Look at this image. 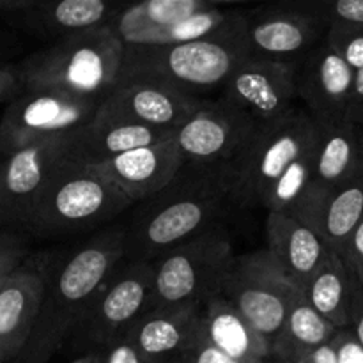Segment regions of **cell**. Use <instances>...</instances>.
<instances>
[{
	"instance_id": "1",
	"label": "cell",
	"mask_w": 363,
	"mask_h": 363,
	"mask_svg": "<svg viewBox=\"0 0 363 363\" xmlns=\"http://www.w3.org/2000/svg\"><path fill=\"white\" fill-rule=\"evenodd\" d=\"M124 225L128 261L155 262L184 241L206 233L236 204L233 162L184 163L169 186L145 201Z\"/></svg>"
},
{
	"instance_id": "2",
	"label": "cell",
	"mask_w": 363,
	"mask_h": 363,
	"mask_svg": "<svg viewBox=\"0 0 363 363\" xmlns=\"http://www.w3.org/2000/svg\"><path fill=\"white\" fill-rule=\"evenodd\" d=\"M126 259L124 227L106 229L71 252L64 261H50L41 308L28 342L13 363H48L105 280Z\"/></svg>"
},
{
	"instance_id": "3",
	"label": "cell",
	"mask_w": 363,
	"mask_h": 363,
	"mask_svg": "<svg viewBox=\"0 0 363 363\" xmlns=\"http://www.w3.org/2000/svg\"><path fill=\"white\" fill-rule=\"evenodd\" d=\"M252 59L243 20L223 34L169 46H124L119 78H145L181 92L225 87L238 67Z\"/></svg>"
},
{
	"instance_id": "4",
	"label": "cell",
	"mask_w": 363,
	"mask_h": 363,
	"mask_svg": "<svg viewBox=\"0 0 363 363\" xmlns=\"http://www.w3.org/2000/svg\"><path fill=\"white\" fill-rule=\"evenodd\" d=\"M124 45L108 27L77 32L18 60L25 89L105 99L123 69Z\"/></svg>"
},
{
	"instance_id": "5",
	"label": "cell",
	"mask_w": 363,
	"mask_h": 363,
	"mask_svg": "<svg viewBox=\"0 0 363 363\" xmlns=\"http://www.w3.org/2000/svg\"><path fill=\"white\" fill-rule=\"evenodd\" d=\"M135 202L98 167L64 163L39 199L23 227V236L59 238L87 233L112 222Z\"/></svg>"
},
{
	"instance_id": "6",
	"label": "cell",
	"mask_w": 363,
	"mask_h": 363,
	"mask_svg": "<svg viewBox=\"0 0 363 363\" xmlns=\"http://www.w3.org/2000/svg\"><path fill=\"white\" fill-rule=\"evenodd\" d=\"M236 259L223 223L184 241L152 262L151 308L204 307L222 294Z\"/></svg>"
},
{
	"instance_id": "7",
	"label": "cell",
	"mask_w": 363,
	"mask_h": 363,
	"mask_svg": "<svg viewBox=\"0 0 363 363\" xmlns=\"http://www.w3.org/2000/svg\"><path fill=\"white\" fill-rule=\"evenodd\" d=\"M319 124L307 110L266 126H259L233 162L236 172V204L266 208L269 194L287 170L318 144Z\"/></svg>"
},
{
	"instance_id": "8",
	"label": "cell",
	"mask_w": 363,
	"mask_h": 363,
	"mask_svg": "<svg viewBox=\"0 0 363 363\" xmlns=\"http://www.w3.org/2000/svg\"><path fill=\"white\" fill-rule=\"evenodd\" d=\"M155 264L124 259L105 280L73 332L77 350H103L151 308Z\"/></svg>"
},
{
	"instance_id": "9",
	"label": "cell",
	"mask_w": 363,
	"mask_h": 363,
	"mask_svg": "<svg viewBox=\"0 0 363 363\" xmlns=\"http://www.w3.org/2000/svg\"><path fill=\"white\" fill-rule=\"evenodd\" d=\"M298 293L266 248L236 259L220 296L247 319L272 351Z\"/></svg>"
},
{
	"instance_id": "10",
	"label": "cell",
	"mask_w": 363,
	"mask_h": 363,
	"mask_svg": "<svg viewBox=\"0 0 363 363\" xmlns=\"http://www.w3.org/2000/svg\"><path fill=\"white\" fill-rule=\"evenodd\" d=\"M101 99L25 89L0 117V155L7 156L46 138L71 135L94 121Z\"/></svg>"
},
{
	"instance_id": "11",
	"label": "cell",
	"mask_w": 363,
	"mask_h": 363,
	"mask_svg": "<svg viewBox=\"0 0 363 363\" xmlns=\"http://www.w3.org/2000/svg\"><path fill=\"white\" fill-rule=\"evenodd\" d=\"M77 133L46 138L0 158V230L23 234L39 195L73 156Z\"/></svg>"
},
{
	"instance_id": "12",
	"label": "cell",
	"mask_w": 363,
	"mask_h": 363,
	"mask_svg": "<svg viewBox=\"0 0 363 363\" xmlns=\"http://www.w3.org/2000/svg\"><path fill=\"white\" fill-rule=\"evenodd\" d=\"M223 101L243 112L255 126H266L296 110V64L248 59L223 87Z\"/></svg>"
},
{
	"instance_id": "13",
	"label": "cell",
	"mask_w": 363,
	"mask_h": 363,
	"mask_svg": "<svg viewBox=\"0 0 363 363\" xmlns=\"http://www.w3.org/2000/svg\"><path fill=\"white\" fill-rule=\"evenodd\" d=\"M204 99L145 78H117L94 119L176 131Z\"/></svg>"
},
{
	"instance_id": "14",
	"label": "cell",
	"mask_w": 363,
	"mask_h": 363,
	"mask_svg": "<svg viewBox=\"0 0 363 363\" xmlns=\"http://www.w3.org/2000/svg\"><path fill=\"white\" fill-rule=\"evenodd\" d=\"M247 41L254 59L298 64L325 39L326 27L301 2L277 4L245 13Z\"/></svg>"
},
{
	"instance_id": "15",
	"label": "cell",
	"mask_w": 363,
	"mask_h": 363,
	"mask_svg": "<svg viewBox=\"0 0 363 363\" xmlns=\"http://www.w3.org/2000/svg\"><path fill=\"white\" fill-rule=\"evenodd\" d=\"M259 126L227 101H204L176 130L184 163L234 162Z\"/></svg>"
},
{
	"instance_id": "16",
	"label": "cell",
	"mask_w": 363,
	"mask_h": 363,
	"mask_svg": "<svg viewBox=\"0 0 363 363\" xmlns=\"http://www.w3.org/2000/svg\"><path fill=\"white\" fill-rule=\"evenodd\" d=\"M298 96L318 124H332L350 119L354 74L346 60L323 39L300 62Z\"/></svg>"
},
{
	"instance_id": "17",
	"label": "cell",
	"mask_w": 363,
	"mask_h": 363,
	"mask_svg": "<svg viewBox=\"0 0 363 363\" xmlns=\"http://www.w3.org/2000/svg\"><path fill=\"white\" fill-rule=\"evenodd\" d=\"M50 261L30 255L0 284V363H13L28 342L41 308Z\"/></svg>"
},
{
	"instance_id": "18",
	"label": "cell",
	"mask_w": 363,
	"mask_h": 363,
	"mask_svg": "<svg viewBox=\"0 0 363 363\" xmlns=\"http://www.w3.org/2000/svg\"><path fill=\"white\" fill-rule=\"evenodd\" d=\"M291 216L311 227L330 252L342 255L363 220V176L358 174L335 190H321L312 184Z\"/></svg>"
},
{
	"instance_id": "19",
	"label": "cell",
	"mask_w": 363,
	"mask_h": 363,
	"mask_svg": "<svg viewBox=\"0 0 363 363\" xmlns=\"http://www.w3.org/2000/svg\"><path fill=\"white\" fill-rule=\"evenodd\" d=\"M174 135L160 144L116 156L101 163L98 169L135 204L145 201L169 186L184 165Z\"/></svg>"
},
{
	"instance_id": "20",
	"label": "cell",
	"mask_w": 363,
	"mask_h": 363,
	"mask_svg": "<svg viewBox=\"0 0 363 363\" xmlns=\"http://www.w3.org/2000/svg\"><path fill=\"white\" fill-rule=\"evenodd\" d=\"M124 6L105 0H60L32 2L27 9L7 16V27L21 28L39 38L57 41L77 32L108 27Z\"/></svg>"
},
{
	"instance_id": "21",
	"label": "cell",
	"mask_w": 363,
	"mask_h": 363,
	"mask_svg": "<svg viewBox=\"0 0 363 363\" xmlns=\"http://www.w3.org/2000/svg\"><path fill=\"white\" fill-rule=\"evenodd\" d=\"M266 238L272 257L303 293L328 254L326 245L311 227L284 213H268Z\"/></svg>"
},
{
	"instance_id": "22",
	"label": "cell",
	"mask_w": 363,
	"mask_h": 363,
	"mask_svg": "<svg viewBox=\"0 0 363 363\" xmlns=\"http://www.w3.org/2000/svg\"><path fill=\"white\" fill-rule=\"evenodd\" d=\"M201 318L202 307L151 308L126 333L149 362L163 363L188 350Z\"/></svg>"
},
{
	"instance_id": "23",
	"label": "cell",
	"mask_w": 363,
	"mask_h": 363,
	"mask_svg": "<svg viewBox=\"0 0 363 363\" xmlns=\"http://www.w3.org/2000/svg\"><path fill=\"white\" fill-rule=\"evenodd\" d=\"M303 294L308 303L339 330L353 328L363 312V287L335 252L328 250Z\"/></svg>"
},
{
	"instance_id": "24",
	"label": "cell",
	"mask_w": 363,
	"mask_h": 363,
	"mask_svg": "<svg viewBox=\"0 0 363 363\" xmlns=\"http://www.w3.org/2000/svg\"><path fill=\"white\" fill-rule=\"evenodd\" d=\"M174 133L176 131L160 130L144 124L94 119L74 135L71 160L82 165L99 167L124 152L160 144Z\"/></svg>"
},
{
	"instance_id": "25",
	"label": "cell",
	"mask_w": 363,
	"mask_h": 363,
	"mask_svg": "<svg viewBox=\"0 0 363 363\" xmlns=\"http://www.w3.org/2000/svg\"><path fill=\"white\" fill-rule=\"evenodd\" d=\"M363 135L351 119L319 124L314 156V181L321 190H335L360 174Z\"/></svg>"
},
{
	"instance_id": "26",
	"label": "cell",
	"mask_w": 363,
	"mask_h": 363,
	"mask_svg": "<svg viewBox=\"0 0 363 363\" xmlns=\"http://www.w3.org/2000/svg\"><path fill=\"white\" fill-rule=\"evenodd\" d=\"M202 330L218 350L241 363H266L272 358L269 346L247 319L223 296L202 307Z\"/></svg>"
},
{
	"instance_id": "27",
	"label": "cell",
	"mask_w": 363,
	"mask_h": 363,
	"mask_svg": "<svg viewBox=\"0 0 363 363\" xmlns=\"http://www.w3.org/2000/svg\"><path fill=\"white\" fill-rule=\"evenodd\" d=\"M218 6L208 0H145L124 6L108 28L124 46H142L152 32Z\"/></svg>"
},
{
	"instance_id": "28",
	"label": "cell",
	"mask_w": 363,
	"mask_h": 363,
	"mask_svg": "<svg viewBox=\"0 0 363 363\" xmlns=\"http://www.w3.org/2000/svg\"><path fill=\"white\" fill-rule=\"evenodd\" d=\"M339 328L326 321L305 298L298 293L282 332L272 347V358L280 363H298L303 354L330 344Z\"/></svg>"
},
{
	"instance_id": "29",
	"label": "cell",
	"mask_w": 363,
	"mask_h": 363,
	"mask_svg": "<svg viewBox=\"0 0 363 363\" xmlns=\"http://www.w3.org/2000/svg\"><path fill=\"white\" fill-rule=\"evenodd\" d=\"M243 16L245 13H241V11H230L227 7H222V4H220L215 9L194 14V16L179 21V23H174L170 27L152 32L142 46H169L201 41V39L223 34L225 30L233 28L234 25L240 23Z\"/></svg>"
},
{
	"instance_id": "30",
	"label": "cell",
	"mask_w": 363,
	"mask_h": 363,
	"mask_svg": "<svg viewBox=\"0 0 363 363\" xmlns=\"http://www.w3.org/2000/svg\"><path fill=\"white\" fill-rule=\"evenodd\" d=\"M307 13L319 18L326 27L330 25H351L363 27V0H319V2H301Z\"/></svg>"
},
{
	"instance_id": "31",
	"label": "cell",
	"mask_w": 363,
	"mask_h": 363,
	"mask_svg": "<svg viewBox=\"0 0 363 363\" xmlns=\"http://www.w3.org/2000/svg\"><path fill=\"white\" fill-rule=\"evenodd\" d=\"M325 39L351 69H363V27L330 25Z\"/></svg>"
},
{
	"instance_id": "32",
	"label": "cell",
	"mask_w": 363,
	"mask_h": 363,
	"mask_svg": "<svg viewBox=\"0 0 363 363\" xmlns=\"http://www.w3.org/2000/svg\"><path fill=\"white\" fill-rule=\"evenodd\" d=\"M30 257L27 236L16 233H0V282L18 266Z\"/></svg>"
},
{
	"instance_id": "33",
	"label": "cell",
	"mask_w": 363,
	"mask_h": 363,
	"mask_svg": "<svg viewBox=\"0 0 363 363\" xmlns=\"http://www.w3.org/2000/svg\"><path fill=\"white\" fill-rule=\"evenodd\" d=\"M181 357H183L188 363H241L234 360V358H230L229 354L223 353L222 350H218V347L206 337L204 330H202V323L199 325V330L197 333H195L191 344Z\"/></svg>"
},
{
	"instance_id": "34",
	"label": "cell",
	"mask_w": 363,
	"mask_h": 363,
	"mask_svg": "<svg viewBox=\"0 0 363 363\" xmlns=\"http://www.w3.org/2000/svg\"><path fill=\"white\" fill-rule=\"evenodd\" d=\"M105 363H151L140 353L128 333L113 339L108 346L103 347Z\"/></svg>"
},
{
	"instance_id": "35",
	"label": "cell",
	"mask_w": 363,
	"mask_h": 363,
	"mask_svg": "<svg viewBox=\"0 0 363 363\" xmlns=\"http://www.w3.org/2000/svg\"><path fill=\"white\" fill-rule=\"evenodd\" d=\"M25 92V82L21 77L20 64L0 66V103H13L18 96Z\"/></svg>"
},
{
	"instance_id": "36",
	"label": "cell",
	"mask_w": 363,
	"mask_h": 363,
	"mask_svg": "<svg viewBox=\"0 0 363 363\" xmlns=\"http://www.w3.org/2000/svg\"><path fill=\"white\" fill-rule=\"evenodd\" d=\"M340 259L363 287V220L353 233L351 240L347 241Z\"/></svg>"
},
{
	"instance_id": "37",
	"label": "cell",
	"mask_w": 363,
	"mask_h": 363,
	"mask_svg": "<svg viewBox=\"0 0 363 363\" xmlns=\"http://www.w3.org/2000/svg\"><path fill=\"white\" fill-rule=\"evenodd\" d=\"M333 346L339 354V363H363V347L351 328L339 330L333 337Z\"/></svg>"
},
{
	"instance_id": "38",
	"label": "cell",
	"mask_w": 363,
	"mask_h": 363,
	"mask_svg": "<svg viewBox=\"0 0 363 363\" xmlns=\"http://www.w3.org/2000/svg\"><path fill=\"white\" fill-rule=\"evenodd\" d=\"M23 52V43L16 30L7 25H0V66L16 62V57Z\"/></svg>"
},
{
	"instance_id": "39",
	"label": "cell",
	"mask_w": 363,
	"mask_h": 363,
	"mask_svg": "<svg viewBox=\"0 0 363 363\" xmlns=\"http://www.w3.org/2000/svg\"><path fill=\"white\" fill-rule=\"evenodd\" d=\"M298 363H339V354H337L335 346H333V340L330 344L318 347V350L311 351V353L303 354Z\"/></svg>"
},
{
	"instance_id": "40",
	"label": "cell",
	"mask_w": 363,
	"mask_h": 363,
	"mask_svg": "<svg viewBox=\"0 0 363 363\" xmlns=\"http://www.w3.org/2000/svg\"><path fill=\"white\" fill-rule=\"evenodd\" d=\"M32 2H34V0H0V18L6 20L11 14L27 9Z\"/></svg>"
},
{
	"instance_id": "41",
	"label": "cell",
	"mask_w": 363,
	"mask_h": 363,
	"mask_svg": "<svg viewBox=\"0 0 363 363\" xmlns=\"http://www.w3.org/2000/svg\"><path fill=\"white\" fill-rule=\"evenodd\" d=\"M362 106H363V69L357 71V74H354V87H353V99H351V110L362 108Z\"/></svg>"
},
{
	"instance_id": "42",
	"label": "cell",
	"mask_w": 363,
	"mask_h": 363,
	"mask_svg": "<svg viewBox=\"0 0 363 363\" xmlns=\"http://www.w3.org/2000/svg\"><path fill=\"white\" fill-rule=\"evenodd\" d=\"M71 363H105V354H103V350H94L84 353L80 358Z\"/></svg>"
},
{
	"instance_id": "43",
	"label": "cell",
	"mask_w": 363,
	"mask_h": 363,
	"mask_svg": "<svg viewBox=\"0 0 363 363\" xmlns=\"http://www.w3.org/2000/svg\"><path fill=\"white\" fill-rule=\"evenodd\" d=\"M351 330H353L354 337H357V340L360 342V346L363 347V312L360 315H358V319L354 321L353 328H351Z\"/></svg>"
},
{
	"instance_id": "44",
	"label": "cell",
	"mask_w": 363,
	"mask_h": 363,
	"mask_svg": "<svg viewBox=\"0 0 363 363\" xmlns=\"http://www.w3.org/2000/svg\"><path fill=\"white\" fill-rule=\"evenodd\" d=\"M350 119L357 123L358 126H363V106L362 108H354L350 112Z\"/></svg>"
},
{
	"instance_id": "45",
	"label": "cell",
	"mask_w": 363,
	"mask_h": 363,
	"mask_svg": "<svg viewBox=\"0 0 363 363\" xmlns=\"http://www.w3.org/2000/svg\"><path fill=\"white\" fill-rule=\"evenodd\" d=\"M163 363H188V362L184 360L183 357H176V358H172V360H167V362H163Z\"/></svg>"
},
{
	"instance_id": "46",
	"label": "cell",
	"mask_w": 363,
	"mask_h": 363,
	"mask_svg": "<svg viewBox=\"0 0 363 363\" xmlns=\"http://www.w3.org/2000/svg\"><path fill=\"white\" fill-rule=\"evenodd\" d=\"M360 174L363 176V144H362V163H360Z\"/></svg>"
},
{
	"instance_id": "47",
	"label": "cell",
	"mask_w": 363,
	"mask_h": 363,
	"mask_svg": "<svg viewBox=\"0 0 363 363\" xmlns=\"http://www.w3.org/2000/svg\"><path fill=\"white\" fill-rule=\"evenodd\" d=\"M266 363H280V362H266Z\"/></svg>"
},
{
	"instance_id": "48",
	"label": "cell",
	"mask_w": 363,
	"mask_h": 363,
	"mask_svg": "<svg viewBox=\"0 0 363 363\" xmlns=\"http://www.w3.org/2000/svg\"><path fill=\"white\" fill-rule=\"evenodd\" d=\"M0 158H2V155H0Z\"/></svg>"
},
{
	"instance_id": "49",
	"label": "cell",
	"mask_w": 363,
	"mask_h": 363,
	"mask_svg": "<svg viewBox=\"0 0 363 363\" xmlns=\"http://www.w3.org/2000/svg\"><path fill=\"white\" fill-rule=\"evenodd\" d=\"M0 233H2V230H0Z\"/></svg>"
},
{
	"instance_id": "50",
	"label": "cell",
	"mask_w": 363,
	"mask_h": 363,
	"mask_svg": "<svg viewBox=\"0 0 363 363\" xmlns=\"http://www.w3.org/2000/svg\"><path fill=\"white\" fill-rule=\"evenodd\" d=\"M0 284H2V282H0Z\"/></svg>"
}]
</instances>
